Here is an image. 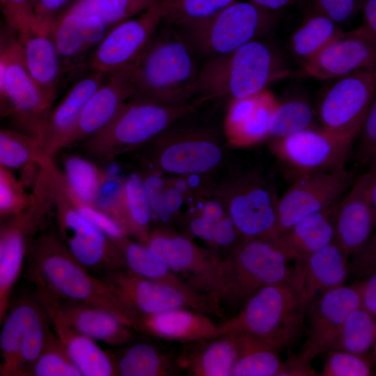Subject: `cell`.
Listing matches in <instances>:
<instances>
[{"instance_id":"1","label":"cell","mask_w":376,"mask_h":376,"mask_svg":"<svg viewBox=\"0 0 376 376\" xmlns=\"http://www.w3.org/2000/svg\"><path fill=\"white\" fill-rule=\"evenodd\" d=\"M27 275L40 297L104 309L134 329V318L110 286L101 277L90 274L56 233H44L31 241Z\"/></svg>"},{"instance_id":"2","label":"cell","mask_w":376,"mask_h":376,"mask_svg":"<svg viewBox=\"0 0 376 376\" xmlns=\"http://www.w3.org/2000/svg\"><path fill=\"white\" fill-rule=\"evenodd\" d=\"M144 52L126 68L130 99L182 104L196 96L199 56L182 31L165 24Z\"/></svg>"},{"instance_id":"3","label":"cell","mask_w":376,"mask_h":376,"mask_svg":"<svg viewBox=\"0 0 376 376\" xmlns=\"http://www.w3.org/2000/svg\"><path fill=\"white\" fill-rule=\"evenodd\" d=\"M274 242L244 240L221 258L201 288L212 299L220 315L238 309L262 288L291 281L293 267Z\"/></svg>"},{"instance_id":"4","label":"cell","mask_w":376,"mask_h":376,"mask_svg":"<svg viewBox=\"0 0 376 376\" xmlns=\"http://www.w3.org/2000/svg\"><path fill=\"white\" fill-rule=\"evenodd\" d=\"M290 75L278 49L255 40L229 54L207 58L201 67L196 96L205 102L246 97Z\"/></svg>"},{"instance_id":"5","label":"cell","mask_w":376,"mask_h":376,"mask_svg":"<svg viewBox=\"0 0 376 376\" xmlns=\"http://www.w3.org/2000/svg\"><path fill=\"white\" fill-rule=\"evenodd\" d=\"M306 306L291 281L267 285L219 324L221 336H236L281 351L299 336Z\"/></svg>"},{"instance_id":"6","label":"cell","mask_w":376,"mask_h":376,"mask_svg":"<svg viewBox=\"0 0 376 376\" xmlns=\"http://www.w3.org/2000/svg\"><path fill=\"white\" fill-rule=\"evenodd\" d=\"M205 102L201 98L182 104L128 99L110 123L82 142L84 150L91 158L109 162L150 143Z\"/></svg>"},{"instance_id":"7","label":"cell","mask_w":376,"mask_h":376,"mask_svg":"<svg viewBox=\"0 0 376 376\" xmlns=\"http://www.w3.org/2000/svg\"><path fill=\"white\" fill-rule=\"evenodd\" d=\"M212 196L244 240L262 239L274 242L279 236V198L260 172H231L215 183Z\"/></svg>"},{"instance_id":"8","label":"cell","mask_w":376,"mask_h":376,"mask_svg":"<svg viewBox=\"0 0 376 376\" xmlns=\"http://www.w3.org/2000/svg\"><path fill=\"white\" fill-rule=\"evenodd\" d=\"M178 123L148 143L152 169L173 176H210L226 164L228 143L218 130Z\"/></svg>"},{"instance_id":"9","label":"cell","mask_w":376,"mask_h":376,"mask_svg":"<svg viewBox=\"0 0 376 376\" xmlns=\"http://www.w3.org/2000/svg\"><path fill=\"white\" fill-rule=\"evenodd\" d=\"M49 169L58 228L56 234L73 257L88 270L104 274L127 268L118 245L72 205L63 187L61 171L54 161Z\"/></svg>"},{"instance_id":"10","label":"cell","mask_w":376,"mask_h":376,"mask_svg":"<svg viewBox=\"0 0 376 376\" xmlns=\"http://www.w3.org/2000/svg\"><path fill=\"white\" fill-rule=\"evenodd\" d=\"M276 15L240 0L203 22L180 29L199 56L210 58L262 39L272 29Z\"/></svg>"},{"instance_id":"11","label":"cell","mask_w":376,"mask_h":376,"mask_svg":"<svg viewBox=\"0 0 376 376\" xmlns=\"http://www.w3.org/2000/svg\"><path fill=\"white\" fill-rule=\"evenodd\" d=\"M3 32L0 47L1 115L10 118L17 130L35 134L52 103L26 68L15 31Z\"/></svg>"},{"instance_id":"12","label":"cell","mask_w":376,"mask_h":376,"mask_svg":"<svg viewBox=\"0 0 376 376\" xmlns=\"http://www.w3.org/2000/svg\"><path fill=\"white\" fill-rule=\"evenodd\" d=\"M49 322L37 292L34 297L23 295L10 306L0 334L1 376H30L44 347Z\"/></svg>"},{"instance_id":"13","label":"cell","mask_w":376,"mask_h":376,"mask_svg":"<svg viewBox=\"0 0 376 376\" xmlns=\"http://www.w3.org/2000/svg\"><path fill=\"white\" fill-rule=\"evenodd\" d=\"M53 210L50 195L36 189L29 206L1 221L0 228V324L10 307L14 285L22 272L29 245Z\"/></svg>"},{"instance_id":"14","label":"cell","mask_w":376,"mask_h":376,"mask_svg":"<svg viewBox=\"0 0 376 376\" xmlns=\"http://www.w3.org/2000/svg\"><path fill=\"white\" fill-rule=\"evenodd\" d=\"M376 93V65L336 79L317 109L320 126L355 141Z\"/></svg>"},{"instance_id":"15","label":"cell","mask_w":376,"mask_h":376,"mask_svg":"<svg viewBox=\"0 0 376 376\" xmlns=\"http://www.w3.org/2000/svg\"><path fill=\"white\" fill-rule=\"evenodd\" d=\"M354 141L314 125L273 139L270 149L281 163L297 175L345 167Z\"/></svg>"},{"instance_id":"16","label":"cell","mask_w":376,"mask_h":376,"mask_svg":"<svg viewBox=\"0 0 376 376\" xmlns=\"http://www.w3.org/2000/svg\"><path fill=\"white\" fill-rule=\"evenodd\" d=\"M295 177L279 200V234L306 216L338 202L357 178L354 171L345 166Z\"/></svg>"},{"instance_id":"17","label":"cell","mask_w":376,"mask_h":376,"mask_svg":"<svg viewBox=\"0 0 376 376\" xmlns=\"http://www.w3.org/2000/svg\"><path fill=\"white\" fill-rule=\"evenodd\" d=\"M162 22L157 0L139 15L109 29L92 53L88 70L111 74L134 63Z\"/></svg>"},{"instance_id":"18","label":"cell","mask_w":376,"mask_h":376,"mask_svg":"<svg viewBox=\"0 0 376 376\" xmlns=\"http://www.w3.org/2000/svg\"><path fill=\"white\" fill-rule=\"evenodd\" d=\"M361 306L357 282L329 290L315 298L306 308V335L297 357L309 363L329 351L349 315Z\"/></svg>"},{"instance_id":"19","label":"cell","mask_w":376,"mask_h":376,"mask_svg":"<svg viewBox=\"0 0 376 376\" xmlns=\"http://www.w3.org/2000/svg\"><path fill=\"white\" fill-rule=\"evenodd\" d=\"M101 278L130 313L134 320V327L136 318L143 315L175 308H191L207 313L200 305L180 291L137 274L127 268L104 273Z\"/></svg>"},{"instance_id":"20","label":"cell","mask_w":376,"mask_h":376,"mask_svg":"<svg viewBox=\"0 0 376 376\" xmlns=\"http://www.w3.org/2000/svg\"><path fill=\"white\" fill-rule=\"evenodd\" d=\"M376 65V35L363 24L344 31L311 60L298 75L318 79H336Z\"/></svg>"},{"instance_id":"21","label":"cell","mask_w":376,"mask_h":376,"mask_svg":"<svg viewBox=\"0 0 376 376\" xmlns=\"http://www.w3.org/2000/svg\"><path fill=\"white\" fill-rule=\"evenodd\" d=\"M376 169L358 176L339 201L334 242L347 258L357 251L376 228L372 190Z\"/></svg>"},{"instance_id":"22","label":"cell","mask_w":376,"mask_h":376,"mask_svg":"<svg viewBox=\"0 0 376 376\" xmlns=\"http://www.w3.org/2000/svg\"><path fill=\"white\" fill-rule=\"evenodd\" d=\"M108 75L88 70L42 120L34 135L49 157H53L63 149L64 143L85 104Z\"/></svg>"},{"instance_id":"23","label":"cell","mask_w":376,"mask_h":376,"mask_svg":"<svg viewBox=\"0 0 376 376\" xmlns=\"http://www.w3.org/2000/svg\"><path fill=\"white\" fill-rule=\"evenodd\" d=\"M146 246L172 270L188 274L189 283L199 291L221 258L166 227L152 229Z\"/></svg>"},{"instance_id":"24","label":"cell","mask_w":376,"mask_h":376,"mask_svg":"<svg viewBox=\"0 0 376 376\" xmlns=\"http://www.w3.org/2000/svg\"><path fill=\"white\" fill-rule=\"evenodd\" d=\"M109 29L94 17L61 13L48 32L59 55L63 74L86 68Z\"/></svg>"},{"instance_id":"25","label":"cell","mask_w":376,"mask_h":376,"mask_svg":"<svg viewBox=\"0 0 376 376\" xmlns=\"http://www.w3.org/2000/svg\"><path fill=\"white\" fill-rule=\"evenodd\" d=\"M279 100L269 90L230 100L224 123V137L234 146H249L269 137Z\"/></svg>"},{"instance_id":"26","label":"cell","mask_w":376,"mask_h":376,"mask_svg":"<svg viewBox=\"0 0 376 376\" xmlns=\"http://www.w3.org/2000/svg\"><path fill=\"white\" fill-rule=\"evenodd\" d=\"M131 96L126 69L109 74L82 109L63 149L82 143L104 128Z\"/></svg>"},{"instance_id":"27","label":"cell","mask_w":376,"mask_h":376,"mask_svg":"<svg viewBox=\"0 0 376 376\" xmlns=\"http://www.w3.org/2000/svg\"><path fill=\"white\" fill-rule=\"evenodd\" d=\"M39 298L49 316L58 318L93 340L116 346L127 343L133 336V329L107 311L85 304Z\"/></svg>"},{"instance_id":"28","label":"cell","mask_w":376,"mask_h":376,"mask_svg":"<svg viewBox=\"0 0 376 376\" xmlns=\"http://www.w3.org/2000/svg\"><path fill=\"white\" fill-rule=\"evenodd\" d=\"M349 258L334 242L296 263L291 281L306 307L320 295L344 285Z\"/></svg>"},{"instance_id":"29","label":"cell","mask_w":376,"mask_h":376,"mask_svg":"<svg viewBox=\"0 0 376 376\" xmlns=\"http://www.w3.org/2000/svg\"><path fill=\"white\" fill-rule=\"evenodd\" d=\"M134 329L164 340L185 343L221 336L219 324L207 313L191 308L139 315Z\"/></svg>"},{"instance_id":"30","label":"cell","mask_w":376,"mask_h":376,"mask_svg":"<svg viewBox=\"0 0 376 376\" xmlns=\"http://www.w3.org/2000/svg\"><path fill=\"white\" fill-rule=\"evenodd\" d=\"M115 243L120 249L128 269L180 291L200 305L207 314L219 315L217 306L207 293L199 291L178 277L175 272L155 256L146 245L129 236H125Z\"/></svg>"},{"instance_id":"31","label":"cell","mask_w":376,"mask_h":376,"mask_svg":"<svg viewBox=\"0 0 376 376\" xmlns=\"http://www.w3.org/2000/svg\"><path fill=\"white\" fill-rule=\"evenodd\" d=\"M338 203L306 216L279 235L274 243L289 261H302L334 242Z\"/></svg>"},{"instance_id":"32","label":"cell","mask_w":376,"mask_h":376,"mask_svg":"<svg viewBox=\"0 0 376 376\" xmlns=\"http://www.w3.org/2000/svg\"><path fill=\"white\" fill-rule=\"evenodd\" d=\"M17 35L26 68L46 97L54 103L64 74L49 32L35 28Z\"/></svg>"},{"instance_id":"33","label":"cell","mask_w":376,"mask_h":376,"mask_svg":"<svg viewBox=\"0 0 376 376\" xmlns=\"http://www.w3.org/2000/svg\"><path fill=\"white\" fill-rule=\"evenodd\" d=\"M190 344L176 357L179 368L194 376H232L238 355L234 336L224 334Z\"/></svg>"},{"instance_id":"34","label":"cell","mask_w":376,"mask_h":376,"mask_svg":"<svg viewBox=\"0 0 376 376\" xmlns=\"http://www.w3.org/2000/svg\"><path fill=\"white\" fill-rule=\"evenodd\" d=\"M54 332L65 345L82 376H117L116 359L91 338L55 317L49 316Z\"/></svg>"},{"instance_id":"35","label":"cell","mask_w":376,"mask_h":376,"mask_svg":"<svg viewBox=\"0 0 376 376\" xmlns=\"http://www.w3.org/2000/svg\"><path fill=\"white\" fill-rule=\"evenodd\" d=\"M233 336L237 342L238 355L232 376L304 375L305 366L295 356L283 361L279 351Z\"/></svg>"},{"instance_id":"36","label":"cell","mask_w":376,"mask_h":376,"mask_svg":"<svg viewBox=\"0 0 376 376\" xmlns=\"http://www.w3.org/2000/svg\"><path fill=\"white\" fill-rule=\"evenodd\" d=\"M344 32L327 16L311 10L289 40V49L301 66L323 50Z\"/></svg>"},{"instance_id":"37","label":"cell","mask_w":376,"mask_h":376,"mask_svg":"<svg viewBox=\"0 0 376 376\" xmlns=\"http://www.w3.org/2000/svg\"><path fill=\"white\" fill-rule=\"evenodd\" d=\"M123 212L125 234L146 245L152 230V211L139 173H132L123 180Z\"/></svg>"},{"instance_id":"38","label":"cell","mask_w":376,"mask_h":376,"mask_svg":"<svg viewBox=\"0 0 376 376\" xmlns=\"http://www.w3.org/2000/svg\"><path fill=\"white\" fill-rule=\"evenodd\" d=\"M118 375L165 376L179 369L176 357L159 351L146 343H138L127 347L116 359Z\"/></svg>"},{"instance_id":"39","label":"cell","mask_w":376,"mask_h":376,"mask_svg":"<svg viewBox=\"0 0 376 376\" xmlns=\"http://www.w3.org/2000/svg\"><path fill=\"white\" fill-rule=\"evenodd\" d=\"M156 0H74L62 13L94 17L109 29L135 17L151 6Z\"/></svg>"},{"instance_id":"40","label":"cell","mask_w":376,"mask_h":376,"mask_svg":"<svg viewBox=\"0 0 376 376\" xmlns=\"http://www.w3.org/2000/svg\"><path fill=\"white\" fill-rule=\"evenodd\" d=\"M317 110L306 97L292 95L279 100L272 114L269 137H285L315 125Z\"/></svg>"},{"instance_id":"41","label":"cell","mask_w":376,"mask_h":376,"mask_svg":"<svg viewBox=\"0 0 376 376\" xmlns=\"http://www.w3.org/2000/svg\"><path fill=\"white\" fill-rule=\"evenodd\" d=\"M63 166L61 173L67 189L79 200L95 205L104 170L87 158L77 155H67Z\"/></svg>"},{"instance_id":"42","label":"cell","mask_w":376,"mask_h":376,"mask_svg":"<svg viewBox=\"0 0 376 376\" xmlns=\"http://www.w3.org/2000/svg\"><path fill=\"white\" fill-rule=\"evenodd\" d=\"M48 157H52L35 135L19 130H1L0 166L20 169L31 163H42Z\"/></svg>"},{"instance_id":"43","label":"cell","mask_w":376,"mask_h":376,"mask_svg":"<svg viewBox=\"0 0 376 376\" xmlns=\"http://www.w3.org/2000/svg\"><path fill=\"white\" fill-rule=\"evenodd\" d=\"M240 0H157L162 23L185 29L203 22Z\"/></svg>"},{"instance_id":"44","label":"cell","mask_w":376,"mask_h":376,"mask_svg":"<svg viewBox=\"0 0 376 376\" xmlns=\"http://www.w3.org/2000/svg\"><path fill=\"white\" fill-rule=\"evenodd\" d=\"M375 343L376 315L361 306L349 315L330 350L366 355Z\"/></svg>"},{"instance_id":"45","label":"cell","mask_w":376,"mask_h":376,"mask_svg":"<svg viewBox=\"0 0 376 376\" xmlns=\"http://www.w3.org/2000/svg\"><path fill=\"white\" fill-rule=\"evenodd\" d=\"M150 203L152 214L167 221L175 217L185 201L182 195L170 183L168 178L152 167L140 173Z\"/></svg>"},{"instance_id":"46","label":"cell","mask_w":376,"mask_h":376,"mask_svg":"<svg viewBox=\"0 0 376 376\" xmlns=\"http://www.w3.org/2000/svg\"><path fill=\"white\" fill-rule=\"evenodd\" d=\"M30 376H82L55 332L47 331L42 350Z\"/></svg>"},{"instance_id":"47","label":"cell","mask_w":376,"mask_h":376,"mask_svg":"<svg viewBox=\"0 0 376 376\" xmlns=\"http://www.w3.org/2000/svg\"><path fill=\"white\" fill-rule=\"evenodd\" d=\"M32 194L12 171L0 166V218L7 219L23 212L29 205Z\"/></svg>"},{"instance_id":"48","label":"cell","mask_w":376,"mask_h":376,"mask_svg":"<svg viewBox=\"0 0 376 376\" xmlns=\"http://www.w3.org/2000/svg\"><path fill=\"white\" fill-rule=\"evenodd\" d=\"M320 375L369 376L373 375L372 360L361 355L344 350H330Z\"/></svg>"},{"instance_id":"49","label":"cell","mask_w":376,"mask_h":376,"mask_svg":"<svg viewBox=\"0 0 376 376\" xmlns=\"http://www.w3.org/2000/svg\"><path fill=\"white\" fill-rule=\"evenodd\" d=\"M123 180L104 170L95 205L112 217L123 230Z\"/></svg>"},{"instance_id":"50","label":"cell","mask_w":376,"mask_h":376,"mask_svg":"<svg viewBox=\"0 0 376 376\" xmlns=\"http://www.w3.org/2000/svg\"><path fill=\"white\" fill-rule=\"evenodd\" d=\"M357 138V162L366 171L376 169V93Z\"/></svg>"},{"instance_id":"51","label":"cell","mask_w":376,"mask_h":376,"mask_svg":"<svg viewBox=\"0 0 376 376\" xmlns=\"http://www.w3.org/2000/svg\"><path fill=\"white\" fill-rule=\"evenodd\" d=\"M62 180L68 198L75 208L86 220L102 230L113 242L127 236L112 217L95 205L87 203L75 197L67 189L63 177Z\"/></svg>"},{"instance_id":"52","label":"cell","mask_w":376,"mask_h":376,"mask_svg":"<svg viewBox=\"0 0 376 376\" xmlns=\"http://www.w3.org/2000/svg\"><path fill=\"white\" fill-rule=\"evenodd\" d=\"M0 6L6 25L17 33L40 28L35 16L33 0H0Z\"/></svg>"},{"instance_id":"53","label":"cell","mask_w":376,"mask_h":376,"mask_svg":"<svg viewBox=\"0 0 376 376\" xmlns=\"http://www.w3.org/2000/svg\"><path fill=\"white\" fill-rule=\"evenodd\" d=\"M363 0H312L311 9L342 26L350 22L361 12Z\"/></svg>"},{"instance_id":"54","label":"cell","mask_w":376,"mask_h":376,"mask_svg":"<svg viewBox=\"0 0 376 376\" xmlns=\"http://www.w3.org/2000/svg\"><path fill=\"white\" fill-rule=\"evenodd\" d=\"M349 274L366 279L376 274V230L348 260Z\"/></svg>"},{"instance_id":"55","label":"cell","mask_w":376,"mask_h":376,"mask_svg":"<svg viewBox=\"0 0 376 376\" xmlns=\"http://www.w3.org/2000/svg\"><path fill=\"white\" fill-rule=\"evenodd\" d=\"M72 0H33V8L39 27L48 31L54 21L70 5Z\"/></svg>"},{"instance_id":"56","label":"cell","mask_w":376,"mask_h":376,"mask_svg":"<svg viewBox=\"0 0 376 376\" xmlns=\"http://www.w3.org/2000/svg\"><path fill=\"white\" fill-rule=\"evenodd\" d=\"M357 283L361 294V306L376 315V274Z\"/></svg>"},{"instance_id":"57","label":"cell","mask_w":376,"mask_h":376,"mask_svg":"<svg viewBox=\"0 0 376 376\" xmlns=\"http://www.w3.org/2000/svg\"><path fill=\"white\" fill-rule=\"evenodd\" d=\"M260 8L277 14L279 12L290 8L299 0H247Z\"/></svg>"},{"instance_id":"58","label":"cell","mask_w":376,"mask_h":376,"mask_svg":"<svg viewBox=\"0 0 376 376\" xmlns=\"http://www.w3.org/2000/svg\"><path fill=\"white\" fill-rule=\"evenodd\" d=\"M361 12L363 25L376 35V0H363Z\"/></svg>"},{"instance_id":"59","label":"cell","mask_w":376,"mask_h":376,"mask_svg":"<svg viewBox=\"0 0 376 376\" xmlns=\"http://www.w3.org/2000/svg\"><path fill=\"white\" fill-rule=\"evenodd\" d=\"M372 201L375 213V223H376V178L375 180L373 190H372Z\"/></svg>"},{"instance_id":"60","label":"cell","mask_w":376,"mask_h":376,"mask_svg":"<svg viewBox=\"0 0 376 376\" xmlns=\"http://www.w3.org/2000/svg\"><path fill=\"white\" fill-rule=\"evenodd\" d=\"M371 360L373 362H376V343L371 350Z\"/></svg>"}]
</instances>
